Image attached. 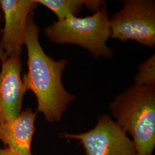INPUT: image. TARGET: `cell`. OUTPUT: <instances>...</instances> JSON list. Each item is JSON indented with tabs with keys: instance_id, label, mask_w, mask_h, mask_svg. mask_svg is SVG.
<instances>
[{
	"instance_id": "obj_1",
	"label": "cell",
	"mask_w": 155,
	"mask_h": 155,
	"mask_svg": "<svg viewBox=\"0 0 155 155\" xmlns=\"http://www.w3.org/2000/svg\"><path fill=\"white\" fill-rule=\"evenodd\" d=\"M40 30L32 12L27 24L25 45L28 71L22 75V81L27 90L31 91L36 98V111L41 113L47 122H58L75 97L67 91L62 83L67 60L56 61L47 55L39 41Z\"/></svg>"
},
{
	"instance_id": "obj_2",
	"label": "cell",
	"mask_w": 155,
	"mask_h": 155,
	"mask_svg": "<svg viewBox=\"0 0 155 155\" xmlns=\"http://www.w3.org/2000/svg\"><path fill=\"white\" fill-rule=\"evenodd\" d=\"M117 124L133 139L136 155H152L155 148V85L134 84L113 101Z\"/></svg>"
},
{
	"instance_id": "obj_3",
	"label": "cell",
	"mask_w": 155,
	"mask_h": 155,
	"mask_svg": "<svg viewBox=\"0 0 155 155\" xmlns=\"http://www.w3.org/2000/svg\"><path fill=\"white\" fill-rule=\"evenodd\" d=\"M45 36L57 45H76L89 51L94 58L111 59L113 51L106 42L110 38V22L106 5L92 16L79 18L71 15L45 28Z\"/></svg>"
},
{
	"instance_id": "obj_4",
	"label": "cell",
	"mask_w": 155,
	"mask_h": 155,
	"mask_svg": "<svg viewBox=\"0 0 155 155\" xmlns=\"http://www.w3.org/2000/svg\"><path fill=\"white\" fill-rule=\"evenodd\" d=\"M109 19L110 38L122 41L134 40L150 48L155 45V2L128 0Z\"/></svg>"
},
{
	"instance_id": "obj_5",
	"label": "cell",
	"mask_w": 155,
	"mask_h": 155,
	"mask_svg": "<svg viewBox=\"0 0 155 155\" xmlns=\"http://www.w3.org/2000/svg\"><path fill=\"white\" fill-rule=\"evenodd\" d=\"M65 139L79 140L87 155H136L132 140L110 117H98L95 127L84 133L61 134Z\"/></svg>"
},
{
	"instance_id": "obj_6",
	"label": "cell",
	"mask_w": 155,
	"mask_h": 155,
	"mask_svg": "<svg viewBox=\"0 0 155 155\" xmlns=\"http://www.w3.org/2000/svg\"><path fill=\"white\" fill-rule=\"evenodd\" d=\"M37 6L35 0H0L4 22L1 45L5 58L21 55L25 43L28 17Z\"/></svg>"
},
{
	"instance_id": "obj_7",
	"label": "cell",
	"mask_w": 155,
	"mask_h": 155,
	"mask_svg": "<svg viewBox=\"0 0 155 155\" xmlns=\"http://www.w3.org/2000/svg\"><path fill=\"white\" fill-rule=\"evenodd\" d=\"M0 124L18 116L27 91L22 81L20 55H13L1 62Z\"/></svg>"
},
{
	"instance_id": "obj_8",
	"label": "cell",
	"mask_w": 155,
	"mask_h": 155,
	"mask_svg": "<svg viewBox=\"0 0 155 155\" xmlns=\"http://www.w3.org/2000/svg\"><path fill=\"white\" fill-rule=\"evenodd\" d=\"M38 112L31 107L22 110L16 117L0 124V141L18 155H33L31 143Z\"/></svg>"
},
{
	"instance_id": "obj_9",
	"label": "cell",
	"mask_w": 155,
	"mask_h": 155,
	"mask_svg": "<svg viewBox=\"0 0 155 155\" xmlns=\"http://www.w3.org/2000/svg\"><path fill=\"white\" fill-rule=\"evenodd\" d=\"M36 4L43 5L55 13L58 20L66 18L71 15L77 17L83 5L95 13L102 6L105 1L101 0H35Z\"/></svg>"
},
{
	"instance_id": "obj_10",
	"label": "cell",
	"mask_w": 155,
	"mask_h": 155,
	"mask_svg": "<svg viewBox=\"0 0 155 155\" xmlns=\"http://www.w3.org/2000/svg\"><path fill=\"white\" fill-rule=\"evenodd\" d=\"M134 83L137 85H155V55L141 63L134 77Z\"/></svg>"
},
{
	"instance_id": "obj_11",
	"label": "cell",
	"mask_w": 155,
	"mask_h": 155,
	"mask_svg": "<svg viewBox=\"0 0 155 155\" xmlns=\"http://www.w3.org/2000/svg\"><path fill=\"white\" fill-rule=\"evenodd\" d=\"M3 22V16H2V13L0 7V63L5 58V55L4 53V51L2 49L1 45V33H2V23Z\"/></svg>"
},
{
	"instance_id": "obj_12",
	"label": "cell",
	"mask_w": 155,
	"mask_h": 155,
	"mask_svg": "<svg viewBox=\"0 0 155 155\" xmlns=\"http://www.w3.org/2000/svg\"><path fill=\"white\" fill-rule=\"evenodd\" d=\"M0 155H18L15 154V153L12 152L8 148H5L4 149L0 148Z\"/></svg>"
}]
</instances>
